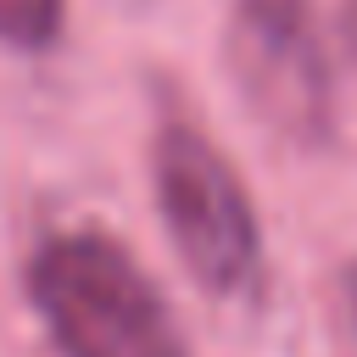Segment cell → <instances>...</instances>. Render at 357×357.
<instances>
[{
  "instance_id": "1",
  "label": "cell",
  "mask_w": 357,
  "mask_h": 357,
  "mask_svg": "<svg viewBox=\"0 0 357 357\" xmlns=\"http://www.w3.org/2000/svg\"><path fill=\"white\" fill-rule=\"evenodd\" d=\"M28 301L61 357H190L162 290L106 229L45 234L28 257Z\"/></svg>"
},
{
  "instance_id": "2",
  "label": "cell",
  "mask_w": 357,
  "mask_h": 357,
  "mask_svg": "<svg viewBox=\"0 0 357 357\" xmlns=\"http://www.w3.org/2000/svg\"><path fill=\"white\" fill-rule=\"evenodd\" d=\"M151 178L167 240L190 279L212 296H245L262 279V229L234 162L195 128L162 123L151 139Z\"/></svg>"
},
{
  "instance_id": "3",
  "label": "cell",
  "mask_w": 357,
  "mask_h": 357,
  "mask_svg": "<svg viewBox=\"0 0 357 357\" xmlns=\"http://www.w3.org/2000/svg\"><path fill=\"white\" fill-rule=\"evenodd\" d=\"M229 67L240 95L279 139H324L329 100V56L318 33L312 0H234L229 6Z\"/></svg>"
},
{
  "instance_id": "4",
  "label": "cell",
  "mask_w": 357,
  "mask_h": 357,
  "mask_svg": "<svg viewBox=\"0 0 357 357\" xmlns=\"http://www.w3.org/2000/svg\"><path fill=\"white\" fill-rule=\"evenodd\" d=\"M67 0H0V45L11 50H50L61 39Z\"/></svg>"
},
{
  "instance_id": "5",
  "label": "cell",
  "mask_w": 357,
  "mask_h": 357,
  "mask_svg": "<svg viewBox=\"0 0 357 357\" xmlns=\"http://www.w3.org/2000/svg\"><path fill=\"white\" fill-rule=\"evenodd\" d=\"M346 39H351V50H357V0H346Z\"/></svg>"
}]
</instances>
